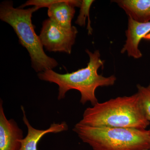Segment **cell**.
Listing matches in <instances>:
<instances>
[{"instance_id":"obj_6","label":"cell","mask_w":150,"mask_h":150,"mask_svg":"<svg viewBox=\"0 0 150 150\" xmlns=\"http://www.w3.org/2000/svg\"><path fill=\"white\" fill-rule=\"evenodd\" d=\"M0 102V150H19L21 140L23 139V131L13 119L7 118Z\"/></svg>"},{"instance_id":"obj_5","label":"cell","mask_w":150,"mask_h":150,"mask_svg":"<svg viewBox=\"0 0 150 150\" xmlns=\"http://www.w3.org/2000/svg\"><path fill=\"white\" fill-rule=\"evenodd\" d=\"M78 33L74 26L69 29L64 28L48 18L43 22L39 36L47 51L70 54Z\"/></svg>"},{"instance_id":"obj_7","label":"cell","mask_w":150,"mask_h":150,"mask_svg":"<svg viewBox=\"0 0 150 150\" xmlns=\"http://www.w3.org/2000/svg\"><path fill=\"white\" fill-rule=\"evenodd\" d=\"M150 32V21L140 23L128 17V28L126 30V39L121 49V54L126 53L134 59L142 58V54L139 48L141 40Z\"/></svg>"},{"instance_id":"obj_10","label":"cell","mask_w":150,"mask_h":150,"mask_svg":"<svg viewBox=\"0 0 150 150\" xmlns=\"http://www.w3.org/2000/svg\"><path fill=\"white\" fill-rule=\"evenodd\" d=\"M128 17L140 23L150 21V0H115Z\"/></svg>"},{"instance_id":"obj_3","label":"cell","mask_w":150,"mask_h":150,"mask_svg":"<svg viewBox=\"0 0 150 150\" xmlns=\"http://www.w3.org/2000/svg\"><path fill=\"white\" fill-rule=\"evenodd\" d=\"M38 9L36 6L28 9L15 8L13 2L9 1L2 2L0 5V19L13 28L19 43L29 53L33 69L39 73L53 70L58 66V63L44 52L39 35L35 32L32 16Z\"/></svg>"},{"instance_id":"obj_11","label":"cell","mask_w":150,"mask_h":150,"mask_svg":"<svg viewBox=\"0 0 150 150\" xmlns=\"http://www.w3.org/2000/svg\"><path fill=\"white\" fill-rule=\"evenodd\" d=\"M93 0H83L80 6L79 14L78 16L75 23L80 26H84L86 25V21L88 17V24L87 29L88 35H91L93 33V28L91 26V21L90 18V10L93 3Z\"/></svg>"},{"instance_id":"obj_4","label":"cell","mask_w":150,"mask_h":150,"mask_svg":"<svg viewBox=\"0 0 150 150\" xmlns=\"http://www.w3.org/2000/svg\"><path fill=\"white\" fill-rule=\"evenodd\" d=\"M73 131L93 150H146L150 149L149 130L92 127L78 122Z\"/></svg>"},{"instance_id":"obj_8","label":"cell","mask_w":150,"mask_h":150,"mask_svg":"<svg viewBox=\"0 0 150 150\" xmlns=\"http://www.w3.org/2000/svg\"><path fill=\"white\" fill-rule=\"evenodd\" d=\"M21 109L23 113V120L27 126L28 133L25 138L21 140V147L19 150H38V144L44 135L49 133H61L69 129V126L65 121L60 123H53L49 128L46 130L35 129L31 126L27 119L23 105L21 106Z\"/></svg>"},{"instance_id":"obj_14","label":"cell","mask_w":150,"mask_h":150,"mask_svg":"<svg viewBox=\"0 0 150 150\" xmlns=\"http://www.w3.org/2000/svg\"><path fill=\"white\" fill-rule=\"evenodd\" d=\"M149 131H150V130H149Z\"/></svg>"},{"instance_id":"obj_12","label":"cell","mask_w":150,"mask_h":150,"mask_svg":"<svg viewBox=\"0 0 150 150\" xmlns=\"http://www.w3.org/2000/svg\"><path fill=\"white\" fill-rule=\"evenodd\" d=\"M137 88L142 110L146 118L150 122V83L146 87L138 84Z\"/></svg>"},{"instance_id":"obj_13","label":"cell","mask_w":150,"mask_h":150,"mask_svg":"<svg viewBox=\"0 0 150 150\" xmlns=\"http://www.w3.org/2000/svg\"><path fill=\"white\" fill-rule=\"evenodd\" d=\"M150 150V149H148V150Z\"/></svg>"},{"instance_id":"obj_1","label":"cell","mask_w":150,"mask_h":150,"mask_svg":"<svg viewBox=\"0 0 150 150\" xmlns=\"http://www.w3.org/2000/svg\"><path fill=\"white\" fill-rule=\"evenodd\" d=\"M89 62L85 68L66 74H60L52 69L45 70L38 74L41 80L56 83L59 86V100L64 99L67 92L76 90L81 95L80 102L84 105L90 102L94 105L98 102L96 96V89L99 87L113 86L116 78L114 75L105 77L98 74V71L103 67L105 61L100 59L98 50L92 52L86 49Z\"/></svg>"},{"instance_id":"obj_9","label":"cell","mask_w":150,"mask_h":150,"mask_svg":"<svg viewBox=\"0 0 150 150\" xmlns=\"http://www.w3.org/2000/svg\"><path fill=\"white\" fill-rule=\"evenodd\" d=\"M81 3L80 0H61L48 8L49 18L61 27L71 28L76 12L75 8L80 7Z\"/></svg>"},{"instance_id":"obj_2","label":"cell","mask_w":150,"mask_h":150,"mask_svg":"<svg viewBox=\"0 0 150 150\" xmlns=\"http://www.w3.org/2000/svg\"><path fill=\"white\" fill-rule=\"evenodd\" d=\"M80 123L92 127L146 129L150 122L142 110L138 93L98 102L85 110Z\"/></svg>"}]
</instances>
